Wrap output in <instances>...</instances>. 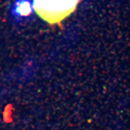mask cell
<instances>
[{
    "label": "cell",
    "mask_w": 130,
    "mask_h": 130,
    "mask_svg": "<svg viewBox=\"0 0 130 130\" xmlns=\"http://www.w3.org/2000/svg\"><path fill=\"white\" fill-rule=\"evenodd\" d=\"M79 0H33L36 13L50 24H60L77 7Z\"/></svg>",
    "instance_id": "obj_1"
}]
</instances>
